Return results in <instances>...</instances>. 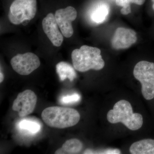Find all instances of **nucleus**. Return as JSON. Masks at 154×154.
Here are the masks:
<instances>
[{
    "label": "nucleus",
    "mask_w": 154,
    "mask_h": 154,
    "mask_svg": "<svg viewBox=\"0 0 154 154\" xmlns=\"http://www.w3.org/2000/svg\"><path fill=\"white\" fill-rule=\"evenodd\" d=\"M84 154H119L121 153V152L118 149H107L101 151H93L90 149L86 150Z\"/></svg>",
    "instance_id": "a211bd4d"
},
{
    "label": "nucleus",
    "mask_w": 154,
    "mask_h": 154,
    "mask_svg": "<svg viewBox=\"0 0 154 154\" xmlns=\"http://www.w3.org/2000/svg\"><path fill=\"white\" fill-rule=\"evenodd\" d=\"M109 11L110 8L107 4L101 3L94 9L91 13V20L96 24H101L105 22L107 19Z\"/></svg>",
    "instance_id": "4468645a"
},
{
    "label": "nucleus",
    "mask_w": 154,
    "mask_h": 154,
    "mask_svg": "<svg viewBox=\"0 0 154 154\" xmlns=\"http://www.w3.org/2000/svg\"><path fill=\"white\" fill-rule=\"evenodd\" d=\"M36 0H14L10 7L9 20L15 25L32 20L36 15Z\"/></svg>",
    "instance_id": "39448f33"
},
{
    "label": "nucleus",
    "mask_w": 154,
    "mask_h": 154,
    "mask_svg": "<svg viewBox=\"0 0 154 154\" xmlns=\"http://www.w3.org/2000/svg\"><path fill=\"white\" fill-rule=\"evenodd\" d=\"M19 127L21 129L28 131L32 134H36L40 131V126L35 122L29 120H22L19 122Z\"/></svg>",
    "instance_id": "dca6fc26"
},
{
    "label": "nucleus",
    "mask_w": 154,
    "mask_h": 154,
    "mask_svg": "<svg viewBox=\"0 0 154 154\" xmlns=\"http://www.w3.org/2000/svg\"><path fill=\"white\" fill-rule=\"evenodd\" d=\"M152 8L154 11V0H152Z\"/></svg>",
    "instance_id": "412c9836"
},
{
    "label": "nucleus",
    "mask_w": 154,
    "mask_h": 154,
    "mask_svg": "<svg viewBox=\"0 0 154 154\" xmlns=\"http://www.w3.org/2000/svg\"><path fill=\"white\" fill-rule=\"evenodd\" d=\"M80 100L81 96L79 94H75L63 97L60 102L63 104H72L79 102Z\"/></svg>",
    "instance_id": "f3484780"
},
{
    "label": "nucleus",
    "mask_w": 154,
    "mask_h": 154,
    "mask_svg": "<svg viewBox=\"0 0 154 154\" xmlns=\"http://www.w3.org/2000/svg\"><path fill=\"white\" fill-rule=\"evenodd\" d=\"M101 50L96 47L84 45L79 49H75L72 53L73 66L76 70L86 72L91 69L100 70L105 63Z\"/></svg>",
    "instance_id": "f03ea898"
},
{
    "label": "nucleus",
    "mask_w": 154,
    "mask_h": 154,
    "mask_svg": "<svg viewBox=\"0 0 154 154\" xmlns=\"http://www.w3.org/2000/svg\"><path fill=\"white\" fill-rule=\"evenodd\" d=\"M43 31L54 46L59 47L63 41V35L59 30L55 16L49 13L42 20Z\"/></svg>",
    "instance_id": "9d476101"
},
{
    "label": "nucleus",
    "mask_w": 154,
    "mask_h": 154,
    "mask_svg": "<svg viewBox=\"0 0 154 154\" xmlns=\"http://www.w3.org/2000/svg\"><path fill=\"white\" fill-rule=\"evenodd\" d=\"M37 96L33 91L27 90L19 93L14 100L12 109L23 117L33 113L37 103Z\"/></svg>",
    "instance_id": "0eeeda50"
},
{
    "label": "nucleus",
    "mask_w": 154,
    "mask_h": 154,
    "mask_svg": "<svg viewBox=\"0 0 154 154\" xmlns=\"http://www.w3.org/2000/svg\"><path fill=\"white\" fill-rule=\"evenodd\" d=\"M146 0H116V3L117 5L121 6V14L126 15L131 13V3H134L138 5H143Z\"/></svg>",
    "instance_id": "2eb2a0df"
},
{
    "label": "nucleus",
    "mask_w": 154,
    "mask_h": 154,
    "mask_svg": "<svg viewBox=\"0 0 154 154\" xmlns=\"http://www.w3.org/2000/svg\"><path fill=\"white\" fill-rule=\"evenodd\" d=\"M107 119L112 124L121 122L128 129L136 131L143 124L142 116L138 113H134L130 102L122 100L116 102L113 109L107 114Z\"/></svg>",
    "instance_id": "7ed1b4c3"
},
{
    "label": "nucleus",
    "mask_w": 154,
    "mask_h": 154,
    "mask_svg": "<svg viewBox=\"0 0 154 154\" xmlns=\"http://www.w3.org/2000/svg\"><path fill=\"white\" fill-rule=\"evenodd\" d=\"M41 116L48 126L58 129L75 126L81 118L79 113L73 108L58 106L45 108L42 113Z\"/></svg>",
    "instance_id": "f257e3e1"
},
{
    "label": "nucleus",
    "mask_w": 154,
    "mask_h": 154,
    "mask_svg": "<svg viewBox=\"0 0 154 154\" xmlns=\"http://www.w3.org/2000/svg\"><path fill=\"white\" fill-rule=\"evenodd\" d=\"M4 79H5V77H4L3 73L1 71V72H0V83H2V82L3 81H4Z\"/></svg>",
    "instance_id": "6ab92c4d"
},
{
    "label": "nucleus",
    "mask_w": 154,
    "mask_h": 154,
    "mask_svg": "<svg viewBox=\"0 0 154 154\" xmlns=\"http://www.w3.org/2000/svg\"><path fill=\"white\" fill-rule=\"evenodd\" d=\"M129 150L132 154H154V140L148 139L136 142L131 146Z\"/></svg>",
    "instance_id": "9b49d317"
},
{
    "label": "nucleus",
    "mask_w": 154,
    "mask_h": 154,
    "mask_svg": "<svg viewBox=\"0 0 154 154\" xmlns=\"http://www.w3.org/2000/svg\"><path fill=\"white\" fill-rule=\"evenodd\" d=\"M11 63L13 69L22 75L30 74L40 65L38 56L31 52L17 54L12 58Z\"/></svg>",
    "instance_id": "423d86ee"
},
{
    "label": "nucleus",
    "mask_w": 154,
    "mask_h": 154,
    "mask_svg": "<svg viewBox=\"0 0 154 154\" xmlns=\"http://www.w3.org/2000/svg\"><path fill=\"white\" fill-rule=\"evenodd\" d=\"M134 78L142 85V94L146 100L154 98V63L146 61L138 63L134 69Z\"/></svg>",
    "instance_id": "20e7f679"
},
{
    "label": "nucleus",
    "mask_w": 154,
    "mask_h": 154,
    "mask_svg": "<svg viewBox=\"0 0 154 154\" xmlns=\"http://www.w3.org/2000/svg\"><path fill=\"white\" fill-rule=\"evenodd\" d=\"M29 21H30V20H25V21H24V22H22V24L24 25H27V23H28Z\"/></svg>",
    "instance_id": "aec40b11"
},
{
    "label": "nucleus",
    "mask_w": 154,
    "mask_h": 154,
    "mask_svg": "<svg viewBox=\"0 0 154 154\" xmlns=\"http://www.w3.org/2000/svg\"><path fill=\"white\" fill-rule=\"evenodd\" d=\"M56 68L57 73L61 81H64L68 78L72 82L77 77L75 69L68 63L60 62L57 64Z\"/></svg>",
    "instance_id": "f8f14e48"
},
{
    "label": "nucleus",
    "mask_w": 154,
    "mask_h": 154,
    "mask_svg": "<svg viewBox=\"0 0 154 154\" xmlns=\"http://www.w3.org/2000/svg\"><path fill=\"white\" fill-rule=\"evenodd\" d=\"M137 40L134 30L124 28H118L111 40L112 47L116 50L126 49L134 44Z\"/></svg>",
    "instance_id": "1a4fd4ad"
},
{
    "label": "nucleus",
    "mask_w": 154,
    "mask_h": 154,
    "mask_svg": "<svg viewBox=\"0 0 154 154\" xmlns=\"http://www.w3.org/2000/svg\"><path fill=\"white\" fill-rule=\"evenodd\" d=\"M56 21L64 36L70 38L73 34L72 22L77 17L76 10L73 7L69 6L65 8L60 9L55 12Z\"/></svg>",
    "instance_id": "6e6552de"
},
{
    "label": "nucleus",
    "mask_w": 154,
    "mask_h": 154,
    "mask_svg": "<svg viewBox=\"0 0 154 154\" xmlns=\"http://www.w3.org/2000/svg\"><path fill=\"white\" fill-rule=\"evenodd\" d=\"M83 148V144L77 139L68 140L65 142L60 148L55 152V154H77Z\"/></svg>",
    "instance_id": "ddd939ff"
}]
</instances>
